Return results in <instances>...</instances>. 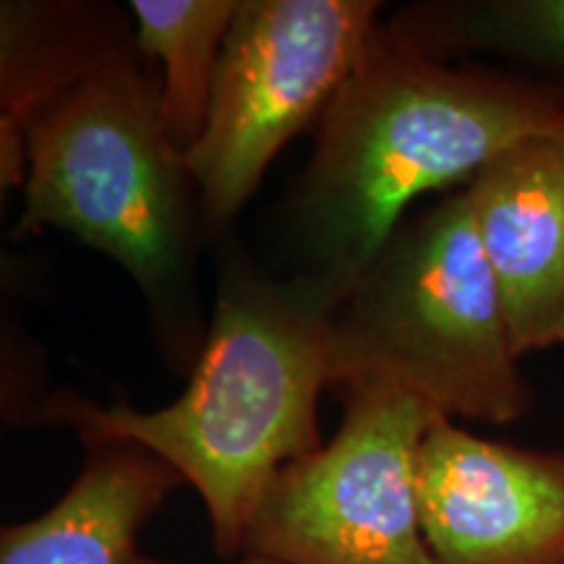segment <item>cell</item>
Returning <instances> with one entry per match:
<instances>
[{"label":"cell","mask_w":564,"mask_h":564,"mask_svg":"<svg viewBox=\"0 0 564 564\" xmlns=\"http://www.w3.org/2000/svg\"><path fill=\"white\" fill-rule=\"evenodd\" d=\"M137 51L121 42L24 126L19 230L74 232L171 316L188 288L194 181L162 126L160 84Z\"/></svg>","instance_id":"277c9868"},{"label":"cell","mask_w":564,"mask_h":564,"mask_svg":"<svg viewBox=\"0 0 564 564\" xmlns=\"http://www.w3.org/2000/svg\"><path fill=\"white\" fill-rule=\"evenodd\" d=\"M434 19L432 32L413 34L434 53H486L564 95V0L455 3Z\"/></svg>","instance_id":"7c38bea8"},{"label":"cell","mask_w":564,"mask_h":564,"mask_svg":"<svg viewBox=\"0 0 564 564\" xmlns=\"http://www.w3.org/2000/svg\"><path fill=\"white\" fill-rule=\"evenodd\" d=\"M556 348H564V316H562V327H560V340H556Z\"/></svg>","instance_id":"5bb4252c"},{"label":"cell","mask_w":564,"mask_h":564,"mask_svg":"<svg viewBox=\"0 0 564 564\" xmlns=\"http://www.w3.org/2000/svg\"><path fill=\"white\" fill-rule=\"evenodd\" d=\"M87 444V463L51 510L0 533V564H141L147 520L186 481L129 440Z\"/></svg>","instance_id":"9c48e42d"},{"label":"cell","mask_w":564,"mask_h":564,"mask_svg":"<svg viewBox=\"0 0 564 564\" xmlns=\"http://www.w3.org/2000/svg\"><path fill=\"white\" fill-rule=\"evenodd\" d=\"M238 0H131L133 45L162 63L160 116L183 158L207 126L212 91Z\"/></svg>","instance_id":"8fae6325"},{"label":"cell","mask_w":564,"mask_h":564,"mask_svg":"<svg viewBox=\"0 0 564 564\" xmlns=\"http://www.w3.org/2000/svg\"><path fill=\"white\" fill-rule=\"evenodd\" d=\"M465 188L514 350L525 358L556 348L564 316V131L507 147Z\"/></svg>","instance_id":"ba28073f"},{"label":"cell","mask_w":564,"mask_h":564,"mask_svg":"<svg viewBox=\"0 0 564 564\" xmlns=\"http://www.w3.org/2000/svg\"><path fill=\"white\" fill-rule=\"evenodd\" d=\"M340 295L301 274L274 280L243 257L225 264L194 373L175 403L133 411L58 392L26 415L84 442L129 440L162 457L207 507L223 556L243 552L259 502L285 465L322 447L316 403L327 377L329 316Z\"/></svg>","instance_id":"7a4b0ae2"},{"label":"cell","mask_w":564,"mask_h":564,"mask_svg":"<svg viewBox=\"0 0 564 564\" xmlns=\"http://www.w3.org/2000/svg\"><path fill=\"white\" fill-rule=\"evenodd\" d=\"M337 434L280 470L243 554L280 564H436L421 525V444L440 419L398 387H340Z\"/></svg>","instance_id":"8992f818"},{"label":"cell","mask_w":564,"mask_h":564,"mask_svg":"<svg viewBox=\"0 0 564 564\" xmlns=\"http://www.w3.org/2000/svg\"><path fill=\"white\" fill-rule=\"evenodd\" d=\"M327 377L398 387L447 419L494 426L533 411L468 188L400 225L335 303Z\"/></svg>","instance_id":"3957f363"},{"label":"cell","mask_w":564,"mask_h":564,"mask_svg":"<svg viewBox=\"0 0 564 564\" xmlns=\"http://www.w3.org/2000/svg\"><path fill=\"white\" fill-rule=\"evenodd\" d=\"M141 564H171V562H158V560H141ZM238 564H280V562H272V560H262V556H243Z\"/></svg>","instance_id":"4fadbf2b"},{"label":"cell","mask_w":564,"mask_h":564,"mask_svg":"<svg viewBox=\"0 0 564 564\" xmlns=\"http://www.w3.org/2000/svg\"><path fill=\"white\" fill-rule=\"evenodd\" d=\"M3 118L0 165L3 186L24 181L21 133L53 97L82 79L116 51L123 34L97 21V11L79 6L3 3Z\"/></svg>","instance_id":"30bf717a"},{"label":"cell","mask_w":564,"mask_h":564,"mask_svg":"<svg viewBox=\"0 0 564 564\" xmlns=\"http://www.w3.org/2000/svg\"><path fill=\"white\" fill-rule=\"evenodd\" d=\"M419 499L436 564H564V449L486 440L440 415L421 444Z\"/></svg>","instance_id":"52a82bcc"},{"label":"cell","mask_w":564,"mask_h":564,"mask_svg":"<svg viewBox=\"0 0 564 564\" xmlns=\"http://www.w3.org/2000/svg\"><path fill=\"white\" fill-rule=\"evenodd\" d=\"M549 131H564L562 91L499 66H453L413 34L377 30L319 116L295 194L306 274L343 299L408 204L460 192L507 147Z\"/></svg>","instance_id":"6da1fadb"},{"label":"cell","mask_w":564,"mask_h":564,"mask_svg":"<svg viewBox=\"0 0 564 564\" xmlns=\"http://www.w3.org/2000/svg\"><path fill=\"white\" fill-rule=\"evenodd\" d=\"M371 0H243L225 40L207 126L188 152L204 223L220 230L282 147L333 102L377 37Z\"/></svg>","instance_id":"5b68a950"}]
</instances>
